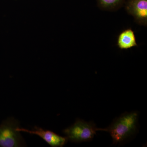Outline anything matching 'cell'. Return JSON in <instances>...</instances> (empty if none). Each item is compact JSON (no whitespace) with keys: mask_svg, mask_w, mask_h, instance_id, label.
Returning <instances> with one entry per match:
<instances>
[{"mask_svg":"<svg viewBox=\"0 0 147 147\" xmlns=\"http://www.w3.org/2000/svg\"><path fill=\"white\" fill-rule=\"evenodd\" d=\"M117 45L121 50L137 47L138 45L134 31L129 28L122 32L118 37Z\"/></svg>","mask_w":147,"mask_h":147,"instance_id":"cell-6","label":"cell"},{"mask_svg":"<svg viewBox=\"0 0 147 147\" xmlns=\"http://www.w3.org/2000/svg\"><path fill=\"white\" fill-rule=\"evenodd\" d=\"M125 9L139 25L147 26V0H127Z\"/></svg>","mask_w":147,"mask_h":147,"instance_id":"cell-4","label":"cell"},{"mask_svg":"<svg viewBox=\"0 0 147 147\" xmlns=\"http://www.w3.org/2000/svg\"><path fill=\"white\" fill-rule=\"evenodd\" d=\"M138 113L136 112L125 113L120 116L113 123L105 128H98L97 131L110 133L113 144L117 145L124 142L135 134L137 130Z\"/></svg>","mask_w":147,"mask_h":147,"instance_id":"cell-1","label":"cell"},{"mask_svg":"<svg viewBox=\"0 0 147 147\" xmlns=\"http://www.w3.org/2000/svg\"><path fill=\"white\" fill-rule=\"evenodd\" d=\"M18 120L9 118L0 125V147H18L25 146L24 139L20 132Z\"/></svg>","mask_w":147,"mask_h":147,"instance_id":"cell-2","label":"cell"},{"mask_svg":"<svg viewBox=\"0 0 147 147\" xmlns=\"http://www.w3.org/2000/svg\"><path fill=\"white\" fill-rule=\"evenodd\" d=\"M97 129L93 123L77 119L72 125L64 129L63 132L70 142L81 143L92 140Z\"/></svg>","mask_w":147,"mask_h":147,"instance_id":"cell-3","label":"cell"},{"mask_svg":"<svg viewBox=\"0 0 147 147\" xmlns=\"http://www.w3.org/2000/svg\"><path fill=\"white\" fill-rule=\"evenodd\" d=\"M17 129L20 131H24L29 134L38 135L47 142L51 147H63L68 141V139L67 137H61L53 131L44 130L41 127L36 126H35L34 129L32 130L21 128L20 127Z\"/></svg>","mask_w":147,"mask_h":147,"instance_id":"cell-5","label":"cell"},{"mask_svg":"<svg viewBox=\"0 0 147 147\" xmlns=\"http://www.w3.org/2000/svg\"><path fill=\"white\" fill-rule=\"evenodd\" d=\"M126 0H96L98 6L102 10L115 11L120 8Z\"/></svg>","mask_w":147,"mask_h":147,"instance_id":"cell-7","label":"cell"}]
</instances>
